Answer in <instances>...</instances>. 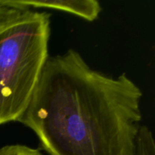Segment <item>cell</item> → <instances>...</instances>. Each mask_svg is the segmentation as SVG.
<instances>
[{
  "instance_id": "6da1fadb",
  "label": "cell",
  "mask_w": 155,
  "mask_h": 155,
  "mask_svg": "<svg viewBox=\"0 0 155 155\" xmlns=\"http://www.w3.org/2000/svg\"><path fill=\"white\" fill-rule=\"evenodd\" d=\"M142 92L92 69L74 49L48 57L18 119L49 155H134Z\"/></svg>"
},
{
  "instance_id": "7a4b0ae2",
  "label": "cell",
  "mask_w": 155,
  "mask_h": 155,
  "mask_svg": "<svg viewBox=\"0 0 155 155\" xmlns=\"http://www.w3.org/2000/svg\"><path fill=\"white\" fill-rule=\"evenodd\" d=\"M3 5L0 20V125L18 121L31 100L48 58L51 17L46 12Z\"/></svg>"
},
{
  "instance_id": "3957f363",
  "label": "cell",
  "mask_w": 155,
  "mask_h": 155,
  "mask_svg": "<svg viewBox=\"0 0 155 155\" xmlns=\"http://www.w3.org/2000/svg\"><path fill=\"white\" fill-rule=\"evenodd\" d=\"M3 5L18 8H45L73 14L88 21H93L101 11L96 0H0Z\"/></svg>"
},
{
  "instance_id": "277c9868",
  "label": "cell",
  "mask_w": 155,
  "mask_h": 155,
  "mask_svg": "<svg viewBox=\"0 0 155 155\" xmlns=\"http://www.w3.org/2000/svg\"><path fill=\"white\" fill-rule=\"evenodd\" d=\"M134 155H155V143L151 130L141 127L136 139Z\"/></svg>"
},
{
  "instance_id": "5b68a950",
  "label": "cell",
  "mask_w": 155,
  "mask_h": 155,
  "mask_svg": "<svg viewBox=\"0 0 155 155\" xmlns=\"http://www.w3.org/2000/svg\"><path fill=\"white\" fill-rule=\"evenodd\" d=\"M0 155H44L39 150L23 145H5L0 148Z\"/></svg>"
},
{
  "instance_id": "8992f818",
  "label": "cell",
  "mask_w": 155,
  "mask_h": 155,
  "mask_svg": "<svg viewBox=\"0 0 155 155\" xmlns=\"http://www.w3.org/2000/svg\"><path fill=\"white\" fill-rule=\"evenodd\" d=\"M4 10H5V6L3 5L1 3V2H0V20H1L2 16Z\"/></svg>"
}]
</instances>
